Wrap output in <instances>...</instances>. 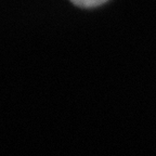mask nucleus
I'll use <instances>...</instances> for the list:
<instances>
[{"label": "nucleus", "instance_id": "1", "mask_svg": "<svg viewBox=\"0 0 156 156\" xmlns=\"http://www.w3.org/2000/svg\"><path fill=\"white\" fill-rule=\"evenodd\" d=\"M75 5L81 8H94L103 5L107 0H71Z\"/></svg>", "mask_w": 156, "mask_h": 156}]
</instances>
